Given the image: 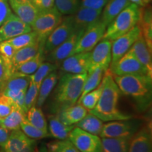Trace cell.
I'll list each match as a JSON object with an SVG mask.
<instances>
[{
    "instance_id": "obj_37",
    "label": "cell",
    "mask_w": 152,
    "mask_h": 152,
    "mask_svg": "<svg viewBox=\"0 0 152 152\" xmlns=\"http://www.w3.org/2000/svg\"><path fill=\"white\" fill-rule=\"evenodd\" d=\"M81 0H54V7L62 15H73L80 7Z\"/></svg>"
},
{
    "instance_id": "obj_50",
    "label": "cell",
    "mask_w": 152,
    "mask_h": 152,
    "mask_svg": "<svg viewBox=\"0 0 152 152\" xmlns=\"http://www.w3.org/2000/svg\"><path fill=\"white\" fill-rule=\"evenodd\" d=\"M151 1V0H144V2H145L146 4H149Z\"/></svg>"
},
{
    "instance_id": "obj_2",
    "label": "cell",
    "mask_w": 152,
    "mask_h": 152,
    "mask_svg": "<svg viewBox=\"0 0 152 152\" xmlns=\"http://www.w3.org/2000/svg\"><path fill=\"white\" fill-rule=\"evenodd\" d=\"M63 73L57 81L54 92V106L58 112L77 102L87 77V73Z\"/></svg>"
},
{
    "instance_id": "obj_53",
    "label": "cell",
    "mask_w": 152,
    "mask_h": 152,
    "mask_svg": "<svg viewBox=\"0 0 152 152\" xmlns=\"http://www.w3.org/2000/svg\"><path fill=\"white\" fill-rule=\"evenodd\" d=\"M27 1H33V0H27Z\"/></svg>"
},
{
    "instance_id": "obj_13",
    "label": "cell",
    "mask_w": 152,
    "mask_h": 152,
    "mask_svg": "<svg viewBox=\"0 0 152 152\" xmlns=\"http://www.w3.org/2000/svg\"><path fill=\"white\" fill-rule=\"evenodd\" d=\"M35 140L28 137L20 129H17L11 131L1 149L3 152H35Z\"/></svg>"
},
{
    "instance_id": "obj_10",
    "label": "cell",
    "mask_w": 152,
    "mask_h": 152,
    "mask_svg": "<svg viewBox=\"0 0 152 152\" xmlns=\"http://www.w3.org/2000/svg\"><path fill=\"white\" fill-rule=\"evenodd\" d=\"M106 26L101 18L98 21L89 26L80 38L73 54L76 53L90 52L103 39Z\"/></svg>"
},
{
    "instance_id": "obj_25",
    "label": "cell",
    "mask_w": 152,
    "mask_h": 152,
    "mask_svg": "<svg viewBox=\"0 0 152 152\" xmlns=\"http://www.w3.org/2000/svg\"><path fill=\"white\" fill-rule=\"evenodd\" d=\"M58 80V75L56 71L52 72L43 80L39 89V94L35 106L40 108L45 103L47 98L52 92Z\"/></svg>"
},
{
    "instance_id": "obj_32",
    "label": "cell",
    "mask_w": 152,
    "mask_h": 152,
    "mask_svg": "<svg viewBox=\"0 0 152 152\" xmlns=\"http://www.w3.org/2000/svg\"><path fill=\"white\" fill-rule=\"evenodd\" d=\"M26 119L33 126L44 132H48L47 119L40 108L36 106L30 108L26 113Z\"/></svg>"
},
{
    "instance_id": "obj_3",
    "label": "cell",
    "mask_w": 152,
    "mask_h": 152,
    "mask_svg": "<svg viewBox=\"0 0 152 152\" xmlns=\"http://www.w3.org/2000/svg\"><path fill=\"white\" fill-rule=\"evenodd\" d=\"M113 79L123 94L131 96L139 105H149L151 99V77L147 75H114Z\"/></svg>"
},
{
    "instance_id": "obj_9",
    "label": "cell",
    "mask_w": 152,
    "mask_h": 152,
    "mask_svg": "<svg viewBox=\"0 0 152 152\" xmlns=\"http://www.w3.org/2000/svg\"><path fill=\"white\" fill-rule=\"evenodd\" d=\"M138 123L130 119L109 121L104 124L101 138H132L138 131Z\"/></svg>"
},
{
    "instance_id": "obj_49",
    "label": "cell",
    "mask_w": 152,
    "mask_h": 152,
    "mask_svg": "<svg viewBox=\"0 0 152 152\" xmlns=\"http://www.w3.org/2000/svg\"><path fill=\"white\" fill-rule=\"evenodd\" d=\"M38 152H49V151H48V149H47V148L45 144H42L40 147H39V149H38Z\"/></svg>"
},
{
    "instance_id": "obj_21",
    "label": "cell",
    "mask_w": 152,
    "mask_h": 152,
    "mask_svg": "<svg viewBox=\"0 0 152 152\" xmlns=\"http://www.w3.org/2000/svg\"><path fill=\"white\" fill-rule=\"evenodd\" d=\"M88 111L82 104H74L60 110L58 117L61 121L68 125H75L84 118Z\"/></svg>"
},
{
    "instance_id": "obj_12",
    "label": "cell",
    "mask_w": 152,
    "mask_h": 152,
    "mask_svg": "<svg viewBox=\"0 0 152 152\" xmlns=\"http://www.w3.org/2000/svg\"><path fill=\"white\" fill-rule=\"evenodd\" d=\"M83 33L84 31L74 32L66 40L58 45L49 54L45 55V58L47 60V61L53 63L58 67L66 58L73 54L75 47L77 46V44Z\"/></svg>"
},
{
    "instance_id": "obj_1",
    "label": "cell",
    "mask_w": 152,
    "mask_h": 152,
    "mask_svg": "<svg viewBox=\"0 0 152 152\" xmlns=\"http://www.w3.org/2000/svg\"><path fill=\"white\" fill-rule=\"evenodd\" d=\"M102 82V94L95 107L89 111V113L99 118L103 122L130 119L131 115L120 111L118 101L121 92L109 68L104 73Z\"/></svg>"
},
{
    "instance_id": "obj_17",
    "label": "cell",
    "mask_w": 152,
    "mask_h": 152,
    "mask_svg": "<svg viewBox=\"0 0 152 152\" xmlns=\"http://www.w3.org/2000/svg\"><path fill=\"white\" fill-rule=\"evenodd\" d=\"M11 10L23 21L30 25L33 23L39 10L34 5L33 1L27 0H8Z\"/></svg>"
},
{
    "instance_id": "obj_4",
    "label": "cell",
    "mask_w": 152,
    "mask_h": 152,
    "mask_svg": "<svg viewBox=\"0 0 152 152\" xmlns=\"http://www.w3.org/2000/svg\"><path fill=\"white\" fill-rule=\"evenodd\" d=\"M141 16V7L131 3L125 7L106 27L103 39L113 41L132 29L138 24Z\"/></svg>"
},
{
    "instance_id": "obj_26",
    "label": "cell",
    "mask_w": 152,
    "mask_h": 152,
    "mask_svg": "<svg viewBox=\"0 0 152 152\" xmlns=\"http://www.w3.org/2000/svg\"><path fill=\"white\" fill-rule=\"evenodd\" d=\"M43 48V45H40V49H39L37 55L35 56H34L33 58L28 61L25 62L23 64H20V66H17L16 68H14L13 73L29 76L33 75L37 71L38 67H39V65L44 61V59H45V54H44Z\"/></svg>"
},
{
    "instance_id": "obj_16",
    "label": "cell",
    "mask_w": 152,
    "mask_h": 152,
    "mask_svg": "<svg viewBox=\"0 0 152 152\" xmlns=\"http://www.w3.org/2000/svg\"><path fill=\"white\" fill-rule=\"evenodd\" d=\"M111 45L112 41L102 39L94 47L91 51L90 69L95 67L102 68L104 71L109 69L111 63Z\"/></svg>"
},
{
    "instance_id": "obj_34",
    "label": "cell",
    "mask_w": 152,
    "mask_h": 152,
    "mask_svg": "<svg viewBox=\"0 0 152 152\" xmlns=\"http://www.w3.org/2000/svg\"><path fill=\"white\" fill-rule=\"evenodd\" d=\"M58 68V66H57L56 64H53V63H51L49 61H43L40 65H39V67H38L37 71H36L33 75H30V81H32L33 83H35V84L39 88L43 80L45 79L49 73L56 71Z\"/></svg>"
},
{
    "instance_id": "obj_15",
    "label": "cell",
    "mask_w": 152,
    "mask_h": 152,
    "mask_svg": "<svg viewBox=\"0 0 152 152\" xmlns=\"http://www.w3.org/2000/svg\"><path fill=\"white\" fill-rule=\"evenodd\" d=\"M90 55L91 52L76 53L68 56L61 64V71L72 74L87 73L90 68Z\"/></svg>"
},
{
    "instance_id": "obj_29",
    "label": "cell",
    "mask_w": 152,
    "mask_h": 152,
    "mask_svg": "<svg viewBox=\"0 0 152 152\" xmlns=\"http://www.w3.org/2000/svg\"><path fill=\"white\" fill-rule=\"evenodd\" d=\"M103 125L102 120L88 112L83 119L76 123L75 126L91 134L99 136Z\"/></svg>"
},
{
    "instance_id": "obj_45",
    "label": "cell",
    "mask_w": 152,
    "mask_h": 152,
    "mask_svg": "<svg viewBox=\"0 0 152 152\" xmlns=\"http://www.w3.org/2000/svg\"><path fill=\"white\" fill-rule=\"evenodd\" d=\"M12 14L8 0H0V26Z\"/></svg>"
},
{
    "instance_id": "obj_47",
    "label": "cell",
    "mask_w": 152,
    "mask_h": 152,
    "mask_svg": "<svg viewBox=\"0 0 152 152\" xmlns=\"http://www.w3.org/2000/svg\"><path fill=\"white\" fill-rule=\"evenodd\" d=\"M10 131L0 126V147H2L8 140Z\"/></svg>"
},
{
    "instance_id": "obj_5",
    "label": "cell",
    "mask_w": 152,
    "mask_h": 152,
    "mask_svg": "<svg viewBox=\"0 0 152 152\" xmlns=\"http://www.w3.org/2000/svg\"><path fill=\"white\" fill-rule=\"evenodd\" d=\"M62 19L63 15L55 7L39 11L31 28L32 30L37 34L38 41L41 45L44 46L47 37L61 22Z\"/></svg>"
},
{
    "instance_id": "obj_51",
    "label": "cell",
    "mask_w": 152,
    "mask_h": 152,
    "mask_svg": "<svg viewBox=\"0 0 152 152\" xmlns=\"http://www.w3.org/2000/svg\"><path fill=\"white\" fill-rule=\"evenodd\" d=\"M0 126H1V119L0 118Z\"/></svg>"
},
{
    "instance_id": "obj_35",
    "label": "cell",
    "mask_w": 152,
    "mask_h": 152,
    "mask_svg": "<svg viewBox=\"0 0 152 152\" xmlns=\"http://www.w3.org/2000/svg\"><path fill=\"white\" fill-rule=\"evenodd\" d=\"M7 41L16 51L19 49L23 48L25 47L29 46V45L35 43L36 42L38 41V37L37 34L32 30L29 33L22 34V35L17 36V37H15Z\"/></svg>"
},
{
    "instance_id": "obj_39",
    "label": "cell",
    "mask_w": 152,
    "mask_h": 152,
    "mask_svg": "<svg viewBox=\"0 0 152 152\" xmlns=\"http://www.w3.org/2000/svg\"><path fill=\"white\" fill-rule=\"evenodd\" d=\"M46 147L49 152H80L68 139L50 142Z\"/></svg>"
},
{
    "instance_id": "obj_48",
    "label": "cell",
    "mask_w": 152,
    "mask_h": 152,
    "mask_svg": "<svg viewBox=\"0 0 152 152\" xmlns=\"http://www.w3.org/2000/svg\"><path fill=\"white\" fill-rule=\"evenodd\" d=\"M130 3L134 4L139 6L140 7H144L147 4L144 1V0H129Z\"/></svg>"
},
{
    "instance_id": "obj_41",
    "label": "cell",
    "mask_w": 152,
    "mask_h": 152,
    "mask_svg": "<svg viewBox=\"0 0 152 152\" xmlns=\"http://www.w3.org/2000/svg\"><path fill=\"white\" fill-rule=\"evenodd\" d=\"M39 87L35 83H33L32 81L30 82L29 86L25 94L24 100L25 107H26L27 112L30 108L33 107V106H35L38 94H39Z\"/></svg>"
},
{
    "instance_id": "obj_40",
    "label": "cell",
    "mask_w": 152,
    "mask_h": 152,
    "mask_svg": "<svg viewBox=\"0 0 152 152\" xmlns=\"http://www.w3.org/2000/svg\"><path fill=\"white\" fill-rule=\"evenodd\" d=\"M20 129L26 135H27L28 137L33 139V140H41V139L46 138L47 137L50 136L49 132H44L43 130H39L36 127L33 126L31 123L28 122V120L26 119V117L20 124Z\"/></svg>"
},
{
    "instance_id": "obj_36",
    "label": "cell",
    "mask_w": 152,
    "mask_h": 152,
    "mask_svg": "<svg viewBox=\"0 0 152 152\" xmlns=\"http://www.w3.org/2000/svg\"><path fill=\"white\" fill-rule=\"evenodd\" d=\"M102 89H103V82L102 80L100 85L96 88L87 93L80 100L77 102V103L82 104L88 111L93 109L98 102L99 99L102 94Z\"/></svg>"
},
{
    "instance_id": "obj_33",
    "label": "cell",
    "mask_w": 152,
    "mask_h": 152,
    "mask_svg": "<svg viewBox=\"0 0 152 152\" xmlns=\"http://www.w3.org/2000/svg\"><path fill=\"white\" fill-rule=\"evenodd\" d=\"M30 82L29 75L13 73L7 80L3 90H18L26 92Z\"/></svg>"
},
{
    "instance_id": "obj_38",
    "label": "cell",
    "mask_w": 152,
    "mask_h": 152,
    "mask_svg": "<svg viewBox=\"0 0 152 152\" xmlns=\"http://www.w3.org/2000/svg\"><path fill=\"white\" fill-rule=\"evenodd\" d=\"M15 52L16 50L7 41L0 42V56L2 58L11 75L13 73V58Z\"/></svg>"
},
{
    "instance_id": "obj_6",
    "label": "cell",
    "mask_w": 152,
    "mask_h": 152,
    "mask_svg": "<svg viewBox=\"0 0 152 152\" xmlns=\"http://www.w3.org/2000/svg\"><path fill=\"white\" fill-rule=\"evenodd\" d=\"M75 31L73 16L68 15L63 17L61 22L56 26L45 40L43 48L45 56L66 40Z\"/></svg>"
},
{
    "instance_id": "obj_43",
    "label": "cell",
    "mask_w": 152,
    "mask_h": 152,
    "mask_svg": "<svg viewBox=\"0 0 152 152\" xmlns=\"http://www.w3.org/2000/svg\"><path fill=\"white\" fill-rule=\"evenodd\" d=\"M109 0H81L80 7H87L96 10H103Z\"/></svg>"
},
{
    "instance_id": "obj_11",
    "label": "cell",
    "mask_w": 152,
    "mask_h": 152,
    "mask_svg": "<svg viewBox=\"0 0 152 152\" xmlns=\"http://www.w3.org/2000/svg\"><path fill=\"white\" fill-rule=\"evenodd\" d=\"M140 35L141 30L137 24L127 33L112 41L111 63L110 66L113 65L118 60H119L123 55L130 50L133 44Z\"/></svg>"
},
{
    "instance_id": "obj_44",
    "label": "cell",
    "mask_w": 152,
    "mask_h": 152,
    "mask_svg": "<svg viewBox=\"0 0 152 152\" xmlns=\"http://www.w3.org/2000/svg\"><path fill=\"white\" fill-rule=\"evenodd\" d=\"M10 76L11 74L7 69V66L5 65L2 58L0 56V92H2L6 83Z\"/></svg>"
},
{
    "instance_id": "obj_7",
    "label": "cell",
    "mask_w": 152,
    "mask_h": 152,
    "mask_svg": "<svg viewBox=\"0 0 152 152\" xmlns=\"http://www.w3.org/2000/svg\"><path fill=\"white\" fill-rule=\"evenodd\" d=\"M80 152H102V139L75 127L69 133L68 137Z\"/></svg>"
},
{
    "instance_id": "obj_23",
    "label": "cell",
    "mask_w": 152,
    "mask_h": 152,
    "mask_svg": "<svg viewBox=\"0 0 152 152\" xmlns=\"http://www.w3.org/2000/svg\"><path fill=\"white\" fill-rule=\"evenodd\" d=\"M74 128L75 125H68L61 122L58 115L52 114L49 116V134L56 140L68 139L69 133Z\"/></svg>"
},
{
    "instance_id": "obj_28",
    "label": "cell",
    "mask_w": 152,
    "mask_h": 152,
    "mask_svg": "<svg viewBox=\"0 0 152 152\" xmlns=\"http://www.w3.org/2000/svg\"><path fill=\"white\" fill-rule=\"evenodd\" d=\"M39 49H40V45L39 41H37L33 45L16 50L13 58V71L17 66H20V64L28 61L35 56L39 52Z\"/></svg>"
},
{
    "instance_id": "obj_46",
    "label": "cell",
    "mask_w": 152,
    "mask_h": 152,
    "mask_svg": "<svg viewBox=\"0 0 152 152\" xmlns=\"http://www.w3.org/2000/svg\"><path fill=\"white\" fill-rule=\"evenodd\" d=\"M33 3L39 11L47 10L54 7V0H33Z\"/></svg>"
},
{
    "instance_id": "obj_31",
    "label": "cell",
    "mask_w": 152,
    "mask_h": 152,
    "mask_svg": "<svg viewBox=\"0 0 152 152\" xmlns=\"http://www.w3.org/2000/svg\"><path fill=\"white\" fill-rule=\"evenodd\" d=\"M102 152H128L131 138H101Z\"/></svg>"
},
{
    "instance_id": "obj_22",
    "label": "cell",
    "mask_w": 152,
    "mask_h": 152,
    "mask_svg": "<svg viewBox=\"0 0 152 152\" xmlns=\"http://www.w3.org/2000/svg\"><path fill=\"white\" fill-rule=\"evenodd\" d=\"M130 4L129 0H109L102 10L101 20L107 27L114 18Z\"/></svg>"
},
{
    "instance_id": "obj_14",
    "label": "cell",
    "mask_w": 152,
    "mask_h": 152,
    "mask_svg": "<svg viewBox=\"0 0 152 152\" xmlns=\"http://www.w3.org/2000/svg\"><path fill=\"white\" fill-rule=\"evenodd\" d=\"M32 31V28L12 12L0 26V42Z\"/></svg>"
},
{
    "instance_id": "obj_20",
    "label": "cell",
    "mask_w": 152,
    "mask_h": 152,
    "mask_svg": "<svg viewBox=\"0 0 152 152\" xmlns=\"http://www.w3.org/2000/svg\"><path fill=\"white\" fill-rule=\"evenodd\" d=\"M151 132L147 128H142L131 138L128 152H151Z\"/></svg>"
},
{
    "instance_id": "obj_19",
    "label": "cell",
    "mask_w": 152,
    "mask_h": 152,
    "mask_svg": "<svg viewBox=\"0 0 152 152\" xmlns=\"http://www.w3.org/2000/svg\"><path fill=\"white\" fill-rule=\"evenodd\" d=\"M129 51L132 53L142 65L147 68L149 73L152 75L151 51H150L148 47L142 33Z\"/></svg>"
},
{
    "instance_id": "obj_42",
    "label": "cell",
    "mask_w": 152,
    "mask_h": 152,
    "mask_svg": "<svg viewBox=\"0 0 152 152\" xmlns=\"http://www.w3.org/2000/svg\"><path fill=\"white\" fill-rule=\"evenodd\" d=\"M15 103L8 96L0 92V118H4L9 115L14 107Z\"/></svg>"
},
{
    "instance_id": "obj_52",
    "label": "cell",
    "mask_w": 152,
    "mask_h": 152,
    "mask_svg": "<svg viewBox=\"0 0 152 152\" xmlns=\"http://www.w3.org/2000/svg\"><path fill=\"white\" fill-rule=\"evenodd\" d=\"M0 152H3V151H2V149H0Z\"/></svg>"
},
{
    "instance_id": "obj_18",
    "label": "cell",
    "mask_w": 152,
    "mask_h": 152,
    "mask_svg": "<svg viewBox=\"0 0 152 152\" xmlns=\"http://www.w3.org/2000/svg\"><path fill=\"white\" fill-rule=\"evenodd\" d=\"M102 13V10L80 7L72 15L76 31H85L89 26L99 20Z\"/></svg>"
},
{
    "instance_id": "obj_27",
    "label": "cell",
    "mask_w": 152,
    "mask_h": 152,
    "mask_svg": "<svg viewBox=\"0 0 152 152\" xmlns=\"http://www.w3.org/2000/svg\"><path fill=\"white\" fill-rule=\"evenodd\" d=\"M26 117V112L15 104L10 113L1 119V127L9 131L20 129V124Z\"/></svg>"
},
{
    "instance_id": "obj_8",
    "label": "cell",
    "mask_w": 152,
    "mask_h": 152,
    "mask_svg": "<svg viewBox=\"0 0 152 152\" xmlns=\"http://www.w3.org/2000/svg\"><path fill=\"white\" fill-rule=\"evenodd\" d=\"M109 70L114 75H147L152 77L147 68L142 65L130 51L110 66Z\"/></svg>"
},
{
    "instance_id": "obj_30",
    "label": "cell",
    "mask_w": 152,
    "mask_h": 152,
    "mask_svg": "<svg viewBox=\"0 0 152 152\" xmlns=\"http://www.w3.org/2000/svg\"><path fill=\"white\" fill-rule=\"evenodd\" d=\"M104 73L105 71L100 67H95L89 70L88 73H87V79L84 83L83 91H82L78 101L80 100L87 93L94 90L100 85Z\"/></svg>"
},
{
    "instance_id": "obj_24",
    "label": "cell",
    "mask_w": 152,
    "mask_h": 152,
    "mask_svg": "<svg viewBox=\"0 0 152 152\" xmlns=\"http://www.w3.org/2000/svg\"><path fill=\"white\" fill-rule=\"evenodd\" d=\"M141 33L150 51L152 50V12L151 7H141V16L138 23Z\"/></svg>"
}]
</instances>
